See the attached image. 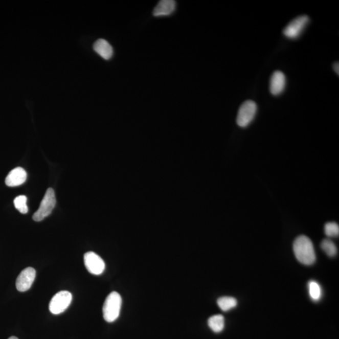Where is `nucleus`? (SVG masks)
Here are the masks:
<instances>
[{
    "label": "nucleus",
    "mask_w": 339,
    "mask_h": 339,
    "mask_svg": "<svg viewBox=\"0 0 339 339\" xmlns=\"http://www.w3.org/2000/svg\"><path fill=\"white\" fill-rule=\"evenodd\" d=\"M294 254L297 260L305 265L310 266L315 263L316 254L312 242L307 236L298 237L293 242Z\"/></svg>",
    "instance_id": "obj_1"
},
{
    "label": "nucleus",
    "mask_w": 339,
    "mask_h": 339,
    "mask_svg": "<svg viewBox=\"0 0 339 339\" xmlns=\"http://www.w3.org/2000/svg\"><path fill=\"white\" fill-rule=\"evenodd\" d=\"M122 299L117 292L113 291L107 297L103 307L104 319L107 322H115L119 318Z\"/></svg>",
    "instance_id": "obj_2"
},
{
    "label": "nucleus",
    "mask_w": 339,
    "mask_h": 339,
    "mask_svg": "<svg viewBox=\"0 0 339 339\" xmlns=\"http://www.w3.org/2000/svg\"><path fill=\"white\" fill-rule=\"evenodd\" d=\"M56 205V198L54 189L49 188L47 190L39 208L33 216V219L37 222L42 221L51 214Z\"/></svg>",
    "instance_id": "obj_3"
},
{
    "label": "nucleus",
    "mask_w": 339,
    "mask_h": 339,
    "mask_svg": "<svg viewBox=\"0 0 339 339\" xmlns=\"http://www.w3.org/2000/svg\"><path fill=\"white\" fill-rule=\"evenodd\" d=\"M257 112V105L255 101L247 100L239 107L237 116V124L241 128H246L253 120Z\"/></svg>",
    "instance_id": "obj_4"
},
{
    "label": "nucleus",
    "mask_w": 339,
    "mask_h": 339,
    "mask_svg": "<svg viewBox=\"0 0 339 339\" xmlns=\"http://www.w3.org/2000/svg\"><path fill=\"white\" fill-rule=\"evenodd\" d=\"M73 296L68 291H60L55 295L49 304V310L54 315L60 314L67 309L71 304Z\"/></svg>",
    "instance_id": "obj_5"
},
{
    "label": "nucleus",
    "mask_w": 339,
    "mask_h": 339,
    "mask_svg": "<svg viewBox=\"0 0 339 339\" xmlns=\"http://www.w3.org/2000/svg\"><path fill=\"white\" fill-rule=\"evenodd\" d=\"M308 21L309 17L307 15L298 16L285 27L283 30V34L290 39H296L301 35Z\"/></svg>",
    "instance_id": "obj_6"
},
{
    "label": "nucleus",
    "mask_w": 339,
    "mask_h": 339,
    "mask_svg": "<svg viewBox=\"0 0 339 339\" xmlns=\"http://www.w3.org/2000/svg\"><path fill=\"white\" fill-rule=\"evenodd\" d=\"M84 264L87 271L93 275H100L105 269V263L100 256L94 252L85 253Z\"/></svg>",
    "instance_id": "obj_7"
},
{
    "label": "nucleus",
    "mask_w": 339,
    "mask_h": 339,
    "mask_svg": "<svg viewBox=\"0 0 339 339\" xmlns=\"http://www.w3.org/2000/svg\"><path fill=\"white\" fill-rule=\"evenodd\" d=\"M36 277V271L32 267H29L21 271L16 281V287L18 291H28L34 283Z\"/></svg>",
    "instance_id": "obj_8"
},
{
    "label": "nucleus",
    "mask_w": 339,
    "mask_h": 339,
    "mask_svg": "<svg viewBox=\"0 0 339 339\" xmlns=\"http://www.w3.org/2000/svg\"><path fill=\"white\" fill-rule=\"evenodd\" d=\"M286 86V77L282 71H277L272 74L270 79V92L274 96L281 95L285 90Z\"/></svg>",
    "instance_id": "obj_9"
},
{
    "label": "nucleus",
    "mask_w": 339,
    "mask_h": 339,
    "mask_svg": "<svg viewBox=\"0 0 339 339\" xmlns=\"http://www.w3.org/2000/svg\"><path fill=\"white\" fill-rule=\"evenodd\" d=\"M27 178L26 171L23 168L16 167L8 173L5 184L8 187H16L25 183Z\"/></svg>",
    "instance_id": "obj_10"
},
{
    "label": "nucleus",
    "mask_w": 339,
    "mask_h": 339,
    "mask_svg": "<svg viewBox=\"0 0 339 339\" xmlns=\"http://www.w3.org/2000/svg\"><path fill=\"white\" fill-rule=\"evenodd\" d=\"M176 2L173 0H162L154 8L153 15L156 16H169L175 10Z\"/></svg>",
    "instance_id": "obj_11"
},
{
    "label": "nucleus",
    "mask_w": 339,
    "mask_h": 339,
    "mask_svg": "<svg viewBox=\"0 0 339 339\" xmlns=\"http://www.w3.org/2000/svg\"><path fill=\"white\" fill-rule=\"evenodd\" d=\"M93 49L96 53L105 60L111 59L114 54L112 46L107 41L102 38L96 41Z\"/></svg>",
    "instance_id": "obj_12"
},
{
    "label": "nucleus",
    "mask_w": 339,
    "mask_h": 339,
    "mask_svg": "<svg viewBox=\"0 0 339 339\" xmlns=\"http://www.w3.org/2000/svg\"><path fill=\"white\" fill-rule=\"evenodd\" d=\"M208 325L215 333L221 332L225 326V319L222 315H215L208 320Z\"/></svg>",
    "instance_id": "obj_13"
},
{
    "label": "nucleus",
    "mask_w": 339,
    "mask_h": 339,
    "mask_svg": "<svg viewBox=\"0 0 339 339\" xmlns=\"http://www.w3.org/2000/svg\"><path fill=\"white\" fill-rule=\"evenodd\" d=\"M217 303L220 309L224 311L233 309L238 305L237 300L231 297H220L217 300Z\"/></svg>",
    "instance_id": "obj_14"
},
{
    "label": "nucleus",
    "mask_w": 339,
    "mask_h": 339,
    "mask_svg": "<svg viewBox=\"0 0 339 339\" xmlns=\"http://www.w3.org/2000/svg\"><path fill=\"white\" fill-rule=\"evenodd\" d=\"M308 291H309L310 297L311 300L314 302H318L321 299L322 296V291L321 285L315 282V281L311 280L308 284Z\"/></svg>",
    "instance_id": "obj_15"
},
{
    "label": "nucleus",
    "mask_w": 339,
    "mask_h": 339,
    "mask_svg": "<svg viewBox=\"0 0 339 339\" xmlns=\"http://www.w3.org/2000/svg\"><path fill=\"white\" fill-rule=\"evenodd\" d=\"M321 248L330 257H333L337 254V248L334 242L330 239H325L321 242Z\"/></svg>",
    "instance_id": "obj_16"
},
{
    "label": "nucleus",
    "mask_w": 339,
    "mask_h": 339,
    "mask_svg": "<svg viewBox=\"0 0 339 339\" xmlns=\"http://www.w3.org/2000/svg\"><path fill=\"white\" fill-rule=\"evenodd\" d=\"M27 202V198L26 195H19L15 198L14 205L15 208L21 214H27L29 211Z\"/></svg>",
    "instance_id": "obj_17"
},
{
    "label": "nucleus",
    "mask_w": 339,
    "mask_h": 339,
    "mask_svg": "<svg viewBox=\"0 0 339 339\" xmlns=\"http://www.w3.org/2000/svg\"><path fill=\"white\" fill-rule=\"evenodd\" d=\"M325 233L330 238L338 237L339 234V226L336 222H328L325 225Z\"/></svg>",
    "instance_id": "obj_18"
},
{
    "label": "nucleus",
    "mask_w": 339,
    "mask_h": 339,
    "mask_svg": "<svg viewBox=\"0 0 339 339\" xmlns=\"http://www.w3.org/2000/svg\"><path fill=\"white\" fill-rule=\"evenodd\" d=\"M333 70L335 72V73L338 75L339 74V64L338 62H335L334 64L333 65Z\"/></svg>",
    "instance_id": "obj_19"
},
{
    "label": "nucleus",
    "mask_w": 339,
    "mask_h": 339,
    "mask_svg": "<svg viewBox=\"0 0 339 339\" xmlns=\"http://www.w3.org/2000/svg\"><path fill=\"white\" fill-rule=\"evenodd\" d=\"M8 339H18L17 337H15V336H12V337H10Z\"/></svg>",
    "instance_id": "obj_20"
}]
</instances>
